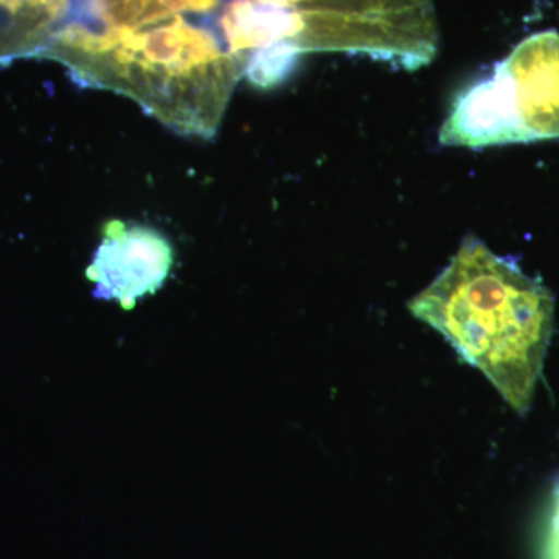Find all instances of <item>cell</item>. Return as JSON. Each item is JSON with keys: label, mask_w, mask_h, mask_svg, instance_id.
Returning a JSON list of instances; mask_svg holds the SVG:
<instances>
[{"label": "cell", "mask_w": 559, "mask_h": 559, "mask_svg": "<svg viewBox=\"0 0 559 559\" xmlns=\"http://www.w3.org/2000/svg\"><path fill=\"white\" fill-rule=\"evenodd\" d=\"M559 138V33L528 36L488 75L460 91L439 142L489 148Z\"/></svg>", "instance_id": "obj_3"}, {"label": "cell", "mask_w": 559, "mask_h": 559, "mask_svg": "<svg viewBox=\"0 0 559 559\" xmlns=\"http://www.w3.org/2000/svg\"><path fill=\"white\" fill-rule=\"evenodd\" d=\"M539 559H559V480L551 495L539 540Z\"/></svg>", "instance_id": "obj_6"}, {"label": "cell", "mask_w": 559, "mask_h": 559, "mask_svg": "<svg viewBox=\"0 0 559 559\" xmlns=\"http://www.w3.org/2000/svg\"><path fill=\"white\" fill-rule=\"evenodd\" d=\"M250 2L64 0L39 55L180 134L212 139L245 76L237 28Z\"/></svg>", "instance_id": "obj_1"}, {"label": "cell", "mask_w": 559, "mask_h": 559, "mask_svg": "<svg viewBox=\"0 0 559 559\" xmlns=\"http://www.w3.org/2000/svg\"><path fill=\"white\" fill-rule=\"evenodd\" d=\"M409 311L481 371L511 409L527 414L555 319L554 297L539 280L469 235Z\"/></svg>", "instance_id": "obj_2"}, {"label": "cell", "mask_w": 559, "mask_h": 559, "mask_svg": "<svg viewBox=\"0 0 559 559\" xmlns=\"http://www.w3.org/2000/svg\"><path fill=\"white\" fill-rule=\"evenodd\" d=\"M64 0H0V60L40 53Z\"/></svg>", "instance_id": "obj_5"}, {"label": "cell", "mask_w": 559, "mask_h": 559, "mask_svg": "<svg viewBox=\"0 0 559 559\" xmlns=\"http://www.w3.org/2000/svg\"><path fill=\"white\" fill-rule=\"evenodd\" d=\"M173 263L175 250L159 230L114 219L103 227L86 277L95 285V297L117 301L130 311L164 286Z\"/></svg>", "instance_id": "obj_4"}]
</instances>
